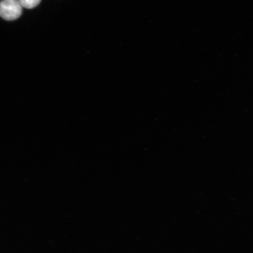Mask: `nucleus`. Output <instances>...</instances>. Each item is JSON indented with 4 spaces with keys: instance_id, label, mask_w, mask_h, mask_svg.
Listing matches in <instances>:
<instances>
[{
    "instance_id": "nucleus-1",
    "label": "nucleus",
    "mask_w": 253,
    "mask_h": 253,
    "mask_svg": "<svg viewBox=\"0 0 253 253\" xmlns=\"http://www.w3.org/2000/svg\"><path fill=\"white\" fill-rule=\"evenodd\" d=\"M23 7L18 0H3L0 2V17L12 21L20 17Z\"/></svg>"
},
{
    "instance_id": "nucleus-2",
    "label": "nucleus",
    "mask_w": 253,
    "mask_h": 253,
    "mask_svg": "<svg viewBox=\"0 0 253 253\" xmlns=\"http://www.w3.org/2000/svg\"><path fill=\"white\" fill-rule=\"evenodd\" d=\"M20 3L22 7L28 9H32L39 5L41 0H18Z\"/></svg>"
}]
</instances>
